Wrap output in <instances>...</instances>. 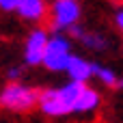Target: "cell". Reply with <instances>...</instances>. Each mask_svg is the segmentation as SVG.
<instances>
[{"label": "cell", "mask_w": 123, "mask_h": 123, "mask_svg": "<svg viewBox=\"0 0 123 123\" xmlns=\"http://www.w3.org/2000/svg\"><path fill=\"white\" fill-rule=\"evenodd\" d=\"M84 84L78 82H65L63 86H50L39 91V99H37V108L50 117V119H63L74 115L76 108V99L80 95V89Z\"/></svg>", "instance_id": "6da1fadb"}, {"label": "cell", "mask_w": 123, "mask_h": 123, "mask_svg": "<svg viewBox=\"0 0 123 123\" xmlns=\"http://www.w3.org/2000/svg\"><path fill=\"white\" fill-rule=\"evenodd\" d=\"M39 91L24 82H6L0 89V108L11 112H28L37 108Z\"/></svg>", "instance_id": "7a4b0ae2"}, {"label": "cell", "mask_w": 123, "mask_h": 123, "mask_svg": "<svg viewBox=\"0 0 123 123\" xmlns=\"http://www.w3.org/2000/svg\"><path fill=\"white\" fill-rule=\"evenodd\" d=\"M71 54H74V43H71V39H69L65 32H50V39H48V45H45L41 65H43L48 71H54V74L65 71L67 61H69Z\"/></svg>", "instance_id": "3957f363"}, {"label": "cell", "mask_w": 123, "mask_h": 123, "mask_svg": "<svg viewBox=\"0 0 123 123\" xmlns=\"http://www.w3.org/2000/svg\"><path fill=\"white\" fill-rule=\"evenodd\" d=\"M48 17L54 32H65L67 28L80 24L82 19L80 0H52L48 4Z\"/></svg>", "instance_id": "277c9868"}, {"label": "cell", "mask_w": 123, "mask_h": 123, "mask_svg": "<svg viewBox=\"0 0 123 123\" xmlns=\"http://www.w3.org/2000/svg\"><path fill=\"white\" fill-rule=\"evenodd\" d=\"M48 39H50V32H48L43 26H35V28L26 35L22 56H24V63H26L28 67H39V65H41L43 52H45V45H48Z\"/></svg>", "instance_id": "5b68a950"}, {"label": "cell", "mask_w": 123, "mask_h": 123, "mask_svg": "<svg viewBox=\"0 0 123 123\" xmlns=\"http://www.w3.org/2000/svg\"><path fill=\"white\" fill-rule=\"evenodd\" d=\"M65 74L69 78V82H78V84H89L93 80V61L84 58L82 54H71L65 67Z\"/></svg>", "instance_id": "8992f818"}, {"label": "cell", "mask_w": 123, "mask_h": 123, "mask_svg": "<svg viewBox=\"0 0 123 123\" xmlns=\"http://www.w3.org/2000/svg\"><path fill=\"white\" fill-rule=\"evenodd\" d=\"M15 13L19 15V19L39 26L48 17V0H19Z\"/></svg>", "instance_id": "52a82bcc"}, {"label": "cell", "mask_w": 123, "mask_h": 123, "mask_svg": "<svg viewBox=\"0 0 123 123\" xmlns=\"http://www.w3.org/2000/svg\"><path fill=\"white\" fill-rule=\"evenodd\" d=\"M99 106H102V93H99L95 86L84 84V86L80 89L78 99H76L74 115H93Z\"/></svg>", "instance_id": "ba28073f"}, {"label": "cell", "mask_w": 123, "mask_h": 123, "mask_svg": "<svg viewBox=\"0 0 123 123\" xmlns=\"http://www.w3.org/2000/svg\"><path fill=\"white\" fill-rule=\"evenodd\" d=\"M78 43H82L86 50H93V52L108 50V37L97 30H82V35L78 37Z\"/></svg>", "instance_id": "9c48e42d"}, {"label": "cell", "mask_w": 123, "mask_h": 123, "mask_svg": "<svg viewBox=\"0 0 123 123\" xmlns=\"http://www.w3.org/2000/svg\"><path fill=\"white\" fill-rule=\"evenodd\" d=\"M93 80L102 82L104 86L115 89V86H117L119 76H117V71H115V69H110V67H106V65H99V63H93Z\"/></svg>", "instance_id": "30bf717a"}, {"label": "cell", "mask_w": 123, "mask_h": 123, "mask_svg": "<svg viewBox=\"0 0 123 123\" xmlns=\"http://www.w3.org/2000/svg\"><path fill=\"white\" fill-rule=\"evenodd\" d=\"M6 80L9 82H22V76H24V69L19 67V65H13V67H9L6 69Z\"/></svg>", "instance_id": "8fae6325"}, {"label": "cell", "mask_w": 123, "mask_h": 123, "mask_svg": "<svg viewBox=\"0 0 123 123\" xmlns=\"http://www.w3.org/2000/svg\"><path fill=\"white\" fill-rule=\"evenodd\" d=\"M17 2H19V0H0V11H2V13H15Z\"/></svg>", "instance_id": "7c38bea8"}, {"label": "cell", "mask_w": 123, "mask_h": 123, "mask_svg": "<svg viewBox=\"0 0 123 123\" xmlns=\"http://www.w3.org/2000/svg\"><path fill=\"white\" fill-rule=\"evenodd\" d=\"M115 24H117L119 32L123 35V6H121V9H117V13H115Z\"/></svg>", "instance_id": "4fadbf2b"}, {"label": "cell", "mask_w": 123, "mask_h": 123, "mask_svg": "<svg viewBox=\"0 0 123 123\" xmlns=\"http://www.w3.org/2000/svg\"><path fill=\"white\" fill-rule=\"evenodd\" d=\"M115 89H121V91H123V76L117 80V86H115Z\"/></svg>", "instance_id": "5bb4252c"}]
</instances>
